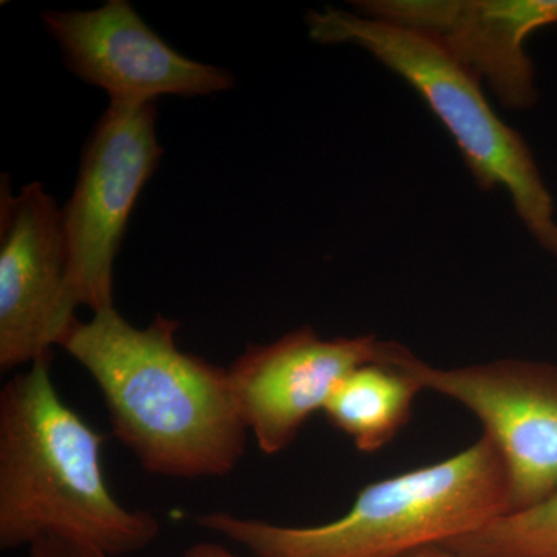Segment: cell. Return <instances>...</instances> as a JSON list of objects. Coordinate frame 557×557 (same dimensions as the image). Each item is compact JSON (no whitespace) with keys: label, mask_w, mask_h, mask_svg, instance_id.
I'll return each instance as SVG.
<instances>
[{"label":"cell","mask_w":557,"mask_h":557,"mask_svg":"<svg viewBox=\"0 0 557 557\" xmlns=\"http://www.w3.org/2000/svg\"><path fill=\"white\" fill-rule=\"evenodd\" d=\"M178 322L135 327L115 307L76 322L62 343L100 387L113 434L152 474L222 478L239 465L247 432L228 369L180 350Z\"/></svg>","instance_id":"1"},{"label":"cell","mask_w":557,"mask_h":557,"mask_svg":"<svg viewBox=\"0 0 557 557\" xmlns=\"http://www.w3.org/2000/svg\"><path fill=\"white\" fill-rule=\"evenodd\" d=\"M50 368L47 355L0 392V548H30L44 537L110 557L148 548L159 537V519L110 493L104 437L62 401Z\"/></svg>","instance_id":"2"},{"label":"cell","mask_w":557,"mask_h":557,"mask_svg":"<svg viewBox=\"0 0 557 557\" xmlns=\"http://www.w3.org/2000/svg\"><path fill=\"white\" fill-rule=\"evenodd\" d=\"M508 512L507 469L482 435L446 460L362 487L346 515L324 525H274L222 511L194 519L256 557H401Z\"/></svg>","instance_id":"3"},{"label":"cell","mask_w":557,"mask_h":557,"mask_svg":"<svg viewBox=\"0 0 557 557\" xmlns=\"http://www.w3.org/2000/svg\"><path fill=\"white\" fill-rule=\"evenodd\" d=\"M310 38L321 46L368 51L423 98L454 141L483 193H508L516 214L545 251L557 258L555 201L530 146L498 119L482 83L417 33L325 7L306 16Z\"/></svg>","instance_id":"4"},{"label":"cell","mask_w":557,"mask_h":557,"mask_svg":"<svg viewBox=\"0 0 557 557\" xmlns=\"http://www.w3.org/2000/svg\"><path fill=\"white\" fill-rule=\"evenodd\" d=\"M156 124V104L110 102L84 146L72 199L61 208L70 292L94 313L113 307L116 255L163 156Z\"/></svg>","instance_id":"5"},{"label":"cell","mask_w":557,"mask_h":557,"mask_svg":"<svg viewBox=\"0 0 557 557\" xmlns=\"http://www.w3.org/2000/svg\"><path fill=\"white\" fill-rule=\"evenodd\" d=\"M403 366L429 391L471 410L507 469L509 512L534 507L557 491V366L497 359L434 368L406 350Z\"/></svg>","instance_id":"6"},{"label":"cell","mask_w":557,"mask_h":557,"mask_svg":"<svg viewBox=\"0 0 557 557\" xmlns=\"http://www.w3.org/2000/svg\"><path fill=\"white\" fill-rule=\"evenodd\" d=\"M69 285L62 212L42 183L0 194V370L51 355L78 319Z\"/></svg>","instance_id":"7"},{"label":"cell","mask_w":557,"mask_h":557,"mask_svg":"<svg viewBox=\"0 0 557 557\" xmlns=\"http://www.w3.org/2000/svg\"><path fill=\"white\" fill-rule=\"evenodd\" d=\"M46 30L69 70L110 102L156 104L160 97H208L233 87L226 70L189 60L157 35L126 0L91 11H46Z\"/></svg>","instance_id":"8"},{"label":"cell","mask_w":557,"mask_h":557,"mask_svg":"<svg viewBox=\"0 0 557 557\" xmlns=\"http://www.w3.org/2000/svg\"><path fill=\"white\" fill-rule=\"evenodd\" d=\"M397 343L373 335L324 339L311 327L269 344H251L228 368L245 426L267 456L282 453L348 373L386 361Z\"/></svg>","instance_id":"9"},{"label":"cell","mask_w":557,"mask_h":557,"mask_svg":"<svg viewBox=\"0 0 557 557\" xmlns=\"http://www.w3.org/2000/svg\"><path fill=\"white\" fill-rule=\"evenodd\" d=\"M355 13L423 36L509 110L539 100L525 50L534 32L557 24V0H357Z\"/></svg>","instance_id":"10"},{"label":"cell","mask_w":557,"mask_h":557,"mask_svg":"<svg viewBox=\"0 0 557 557\" xmlns=\"http://www.w3.org/2000/svg\"><path fill=\"white\" fill-rule=\"evenodd\" d=\"M406 348L397 343L386 361L370 362L348 373L330 395L324 412L362 453H375L408 424L413 399L423 391L403 366Z\"/></svg>","instance_id":"11"},{"label":"cell","mask_w":557,"mask_h":557,"mask_svg":"<svg viewBox=\"0 0 557 557\" xmlns=\"http://www.w3.org/2000/svg\"><path fill=\"white\" fill-rule=\"evenodd\" d=\"M440 547L463 557H557V491Z\"/></svg>","instance_id":"12"},{"label":"cell","mask_w":557,"mask_h":557,"mask_svg":"<svg viewBox=\"0 0 557 557\" xmlns=\"http://www.w3.org/2000/svg\"><path fill=\"white\" fill-rule=\"evenodd\" d=\"M28 557H110L101 549L62 537H44L35 542Z\"/></svg>","instance_id":"13"},{"label":"cell","mask_w":557,"mask_h":557,"mask_svg":"<svg viewBox=\"0 0 557 557\" xmlns=\"http://www.w3.org/2000/svg\"><path fill=\"white\" fill-rule=\"evenodd\" d=\"M180 557H240L231 553L228 548L223 545L215 544V542H199V544L190 545L183 552Z\"/></svg>","instance_id":"14"},{"label":"cell","mask_w":557,"mask_h":557,"mask_svg":"<svg viewBox=\"0 0 557 557\" xmlns=\"http://www.w3.org/2000/svg\"><path fill=\"white\" fill-rule=\"evenodd\" d=\"M401 557H463L458 556L456 553L449 552L445 547H440V545H432V547H424L420 549H416V552L408 553V555Z\"/></svg>","instance_id":"15"}]
</instances>
